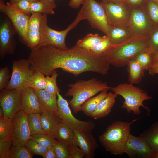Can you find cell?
Returning <instances> with one entry per match:
<instances>
[{
    "label": "cell",
    "instance_id": "6da1fadb",
    "mask_svg": "<svg viewBox=\"0 0 158 158\" xmlns=\"http://www.w3.org/2000/svg\"><path fill=\"white\" fill-rule=\"evenodd\" d=\"M27 59L32 70L46 76L51 75L58 68L76 76L88 71L104 75L110 65L103 54L85 49L77 44L66 50L50 45L38 46L31 49Z\"/></svg>",
    "mask_w": 158,
    "mask_h": 158
},
{
    "label": "cell",
    "instance_id": "7a4b0ae2",
    "mask_svg": "<svg viewBox=\"0 0 158 158\" xmlns=\"http://www.w3.org/2000/svg\"><path fill=\"white\" fill-rule=\"evenodd\" d=\"M148 51L152 53L148 35H135L125 42L111 45L104 54L106 60L117 67L127 66L140 53Z\"/></svg>",
    "mask_w": 158,
    "mask_h": 158
},
{
    "label": "cell",
    "instance_id": "3957f363",
    "mask_svg": "<svg viewBox=\"0 0 158 158\" xmlns=\"http://www.w3.org/2000/svg\"><path fill=\"white\" fill-rule=\"evenodd\" d=\"M140 118L130 122L116 121L108 126L99 136V141L105 150L115 156L121 155L124 153V148L130 134L131 126Z\"/></svg>",
    "mask_w": 158,
    "mask_h": 158
},
{
    "label": "cell",
    "instance_id": "277c9868",
    "mask_svg": "<svg viewBox=\"0 0 158 158\" xmlns=\"http://www.w3.org/2000/svg\"><path fill=\"white\" fill-rule=\"evenodd\" d=\"M68 87L69 88L65 95L72 97L68 103L75 113L80 111L82 105L87 99L100 92L111 88L106 82L96 78L87 80H78L74 83L69 84Z\"/></svg>",
    "mask_w": 158,
    "mask_h": 158
},
{
    "label": "cell",
    "instance_id": "5b68a950",
    "mask_svg": "<svg viewBox=\"0 0 158 158\" xmlns=\"http://www.w3.org/2000/svg\"><path fill=\"white\" fill-rule=\"evenodd\" d=\"M112 91L121 96L124 99L121 107L126 110L128 113L131 112L137 115L141 114L140 107H142L150 114V110L143 104L145 101L152 99L148 93L142 89L136 87L130 83H122L114 87H111Z\"/></svg>",
    "mask_w": 158,
    "mask_h": 158
},
{
    "label": "cell",
    "instance_id": "8992f818",
    "mask_svg": "<svg viewBox=\"0 0 158 158\" xmlns=\"http://www.w3.org/2000/svg\"><path fill=\"white\" fill-rule=\"evenodd\" d=\"M47 15L45 13L42 14L40 26V40L38 46L50 45L62 49H68L65 44L67 35L80 21L86 19L82 8L80 9L73 22L67 28L61 31L54 30L48 25Z\"/></svg>",
    "mask_w": 158,
    "mask_h": 158
},
{
    "label": "cell",
    "instance_id": "52a82bcc",
    "mask_svg": "<svg viewBox=\"0 0 158 158\" xmlns=\"http://www.w3.org/2000/svg\"><path fill=\"white\" fill-rule=\"evenodd\" d=\"M82 5L83 14L91 27L107 35L110 25L101 2L95 0H83Z\"/></svg>",
    "mask_w": 158,
    "mask_h": 158
},
{
    "label": "cell",
    "instance_id": "ba28073f",
    "mask_svg": "<svg viewBox=\"0 0 158 158\" xmlns=\"http://www.w3.org/2000/svg\"><path fill=\"white\" fill-rule=\"evenodd\" d=\"M58 91L57 110L56 114L62 122L67 125L73 130L91 132L95 127V124L91 120L83 121L79 120L72 114L68 101L64 99Z\"/></svg>",
    "mask_w": 158,
    "mask_h": 158
},
{
    "label": "cell",
    "instance_id": "9c48e42d",
    "mask_svg": "<svg viewBox=\"0 0 158 158\" xmlns=\"http://www.w3.org/2000/svg\"><path fill=\"white\" fill-rule=\"evenodd\" d=\"M0 11L6 15L14 28L21 42L26 45L27 31L30 16L19 10L13 4L0 0Z\"/></svg>",
    "mask_w": 158,
    "mask_h": 158
},
{
    "label": "cell",
    "instance_id": "30bf717a",
    "mask_svg": "<svg viewBox=\"0 0 158 158\" xmlns=\"http://www.w3.org/2000/svg\"><path fill=\"white\" fill-rule=\"evenodd\" d=\"M30 65L27 59L13 61L11 79L5 89L22 90L28 87V83L34 72L30 66Z\"/></svg>",
    "mask_w": 158,
    "mask_h": 158
},
{
    "label": "cell",
    "instance_id": "8fae6325",
    "mask_svg": "<svg viewBox=\"0 0 158 158\" xmlns=\"http://www.w3.org/2000/svg\"><path fill=\"white\" fill-rule=\"evenodd\" d=\"M31 135L27 121V114L22 110L12 118L11 140L13 146H26Z\"/></svg>",
    "mask_w": 158,
    "mask_h": 158
},
{
    "label": "cell",
    "instance_id": "7c38bea8",
    "mask_svg": "<svg viewBox=\"0 0 158 158\" xmlns=\"http://www.w3.org/2000/svg\"><path fill=\"white\" fill-rule=\"evenodd\" d=\"M101 2L104 9L110 25H128L130 8L124 2L118 3Z\"/></svg>",
    "mask_w": 158,
    "mask_h": 158
},
{
    "label": "cell",
    "instance_id": "4fadbf2b",
    "mask_svg": "<svg viewBox=\"0 0 158 158\" xmlns=\"http://www.w3.org/2000/svg\"><path fill=\"white\" fill-rule=\"evenodd\" d=\"M22 90L4 89L0 94V105L4 116L12 118L21 110V93Z\"/></svg>",
    "mask_w": 158,
    "mask_h": 158
},
{
    "label": "cell",
    "instance_id": "5bb4252c",
    "mask_svg": "<svg viewBox=\"0 0 158 158\" xmlns=\"http://www.w3.org/2000/svg\"><path fill=\"white\" fill-rule=\"evenodd\" d=\"M124 153L130 158H154L156 155L144 139L131 134L126 144Z\"/></svg>",
    "mask_w": 158,
    "mask_h": 158
},
{
    "label": "cell",
    "instance_id": "9a60e30c",
    "mask_svg": "<svg viewBox=\"0 0 158 158\" xmlns=\"http://www.w3.org/2000/svg\"><path fill=\"white\" fill-rule=\"evenodd\" d=\"M16 33L10 21L5 19L0 27V56L1 59L8 54H13L15 51L16 43L14 38Z\"/></svg>",
    "mask_w": 158,
    "mask_h": 158
},
{
    "label": "cell",
    "instance_id": "2e32d148",
    "mask_svg": "<svg viewBox=\"0 0 158 158\" xmlns=\"http://www.w3.org/2000/svg\"><path fill=\"white\" fill-rule=\"evenodd\" d=\"M130 8L128 25L135 35H148L155 27L149 20L143 7Z\"/></svg>",
    "mask_w": 158,
    "mask_h": 158
},
{
    "label": "cell",
    "instance_id": "e0dca14e",
    "mask_svg": "<svg viewBox=\"0 0 158 158\" xmlns=\"http://www.w3.org/2000/svg\"><path fill=\"white\" fill-rule=\"evenodd\" d=\"M76 142L83 151L86 158H93L96 150L98 147L95 139L92 132H88L78 130H74Z\"/></svg>",
    "mask_w": 158,
    "mask_h": 158
},
{
    "label": "cell",
    "instance_id": "ac0fdd59",
    "mask_svg": "<svg viewBox=\"0 0 158 158\" xmlns=\"http://www.w3.org/2000/svg\"><path fill=\"white\" fill-rule=\"evenodd\" d=\"M42 14H32L30 16L27 31L26 46L31 49L37 47L40 40V26Z\"/></svg>",
    "mask_w": 158,
    "mask_h": 158
},
{
    "label": "cell",
    "instance_id": "d6986e66",
    "mask_svg": "<svg viewBox=\"0 0 158 158\" xmlns=\"http://www.w3.org/2000/svg\"><path fill=\"white\" fill-rule=\"evenodd\" d=\"M21 110L27 114L42 113L34 90L27 87L21 93Z\"/></svg>",
    "mask_w": 158,
    "mask_h": 158
},
{
    "label": "cell",
    "instance_id": "ffe728a7",
    "mask_svg": "<svg viewBox=\"0 0 158 158\" xmlns=\"http://www.w3.org/2000/svg\"><path fill=\"white\" fill-rule=\"evenodd\" d=\"M135 35L128 25H110L107 35L112 45L122 43Z\"/></svg>",
    "mask_w": 158,
    "mask_h": 158
},
{
    "label": "cell",
    "instance_id": "44dd1931",
    "mask_svg": "<svg viewBox=\"0 0 158 158\" xmlns=\"http://www.w3.org/2000/svg\"><path fill=\"white\" fill-rule=\"evenodd\" d=\"M42 113H56L57 110V99L56 96L45 89L34 90Z\"/></svg>",
    "mask_w": 158,
    "mask_h": 158
},
{
    "label": "cell",
    "instance_id": "7402d4cb",
    "mask_svg": "<svg viewBox=\"0 0 158 158\" xmlns=\"http://www.w3.org/2000/svg\"><path fill=\"white\" fill-rule=\"evenodd\" d=\"M118 95L114 92L108 93L107 97L100 102L96 110L90 116L95 119L107 116L111 112Z\"/></svg>",
    "mask_w": 158,
    "mask_h": 158
},
{
    "label": "cell",
    "instance_id": "603a6c76",
    "mask_svg": "<svg viewBox=\"0 0 158 158\" xmlns=\"http://www.w3.org/2000/svg\"><path fill=\"white\" fill-rule=\"evenodd\" d=\"M54 135L56 139L70 145L76 142L74 130L62 121L57 125Z\"/></svg>",
    "mask_w": 158,
    "mask_h": 158
},
{
    "label": "cell",
    "instance_id": "cb8c5ba5",
    "mask_svg": "<svg viewBox=\"0 0 158 158\" xmlns=\"http://www.w3.org/2000/svg\"><path fill=\"white\" fill-rule=\"evenodd\" d=\"M139 136L145 140L156 154L158 153V121L153 123Z\"/></svg>",
    "mask_w": 158,
    "mask_h": 158
},
{
    "label": "cell",
    "instance_id": "d4e9b609",
    "mask_svg": "<svg viewBox=\"0 0 158 158\" xmlns=\"http://www.w3.org/2000/svg\"><path fill=\"white\" fill-rule=\"evenodd\" d=\"M40 121L43 130L54 135L57 125L62 121L56 113L43 112L41 114Z\"/></svg>",
    "mask_w": 158,
    "mask_h": 158
},
{
    "label": "cell",
    "instance_id": "484cf974",
    "mask_svg": "<svg viewBox=\"0 0 158 158\" xmlns=\"http://www.w3.org/2000/svg\"><path fill=\"white\" fill-rule=\"evenodd\" d=\"M127 66L128 74V81L133 84L140 83L144 76L145 71L135 59L130 61Z\"/></svg>",
    "mask_w": 158,
    "mask_h": 158
},
{
    "label": "cell",
    "instance_id": "4316f807",
    "mask_svg": "<svg viewBox=\"0 0 158 158\" xmlns=\"http://www.w3.org/2000/svg\"><path fill=\"white\" fill-rule=\"evenodd\" d=\"M107 90H103L97 95L86 100L82 105L80 111L90 116L96 110L100 102L108 95Z\"/></svg>",
    "mask_w": 158,
    "mask_h": 158
},
{
    "label": "cell",
    "instance_id": "83f0119b",
    "mask_svg": "<svg viewBox=\"0 0 158 158\" xmlns=\"http://www.w3.org/2000/svg\"><path fill=\"white\" fill-rule=\"evenodd\" d=\"M143 7L154 26L158 27V4L152 0H147Z\"/></svg>",
    "mask_w": 158,
    "mask_h": 158
},
{
    "label": "cell",
    "instance_id": "f1b7e54d",
    "mask_svg": "<svg viewBox=\"0 0 158 158\" xmlns=\"http://www.w3.org/2000/svg\"><path fill=\"white\" fill-rule=\"evenodd\" d=\"M103 38V36H99L98 34L89 33L84 38L79 40L76 44L83 49L90 51Z\"/></svg>",
    "mask_w": 158,
    "mask_h": 158
},
{
    "label": "cell",
    "instance_id": "f546056e",
    "mask_svg": "<svg viewBox=\"0 0 158 158\" xmlns=\"http://www.w3.org/2000/svg\"><path fill=\"white\" fill-rule=\"evenodd\" d=\"M30 139L47 148L54 146L57 140L54 135L45 131L32 135Z\"/></svg>",
    "mask_w": 158,
    "mask_h": 158
},
{
    "label": "cell",
    "instance_id": "4dcf8cb0",
    "mask_svg": "<svg viewBox=\"0 0 158 158\" xmlns=\"http://www.w3.org/2000/svg\"><path fill=\"white\" fill-rule=\"evenodd\" d=\"M12 118L0 117V141L11 140Z\"/></svg>",
    "mask_w": 158,
    "mask_h": 158
},
{
    "label": "cell",
    "instance_id": "1f68e13d",
    "mask_svg": "<svg viewBox=\"0 0 158 158\" xmlns=\"http://www.w3.org/2000/svg\"><path fill=\"white\" fill-rule=\"evenodd\" d=\"M46 85V78L45 75L39 71H34L31 79L28 83V87L34 90L45 89Z\"/></svg>",
    "mask_w": 158,
    "mask_h": 158
},
{
    "label": "cell",
    "instance_id": "d6a6232c",
    "mask_svg": "<svg viewBox=\"0 0 158 158\" xmlns=\"http://www.w3.org/2000/svg\"><path fill=\"white\" fill-rule=\"evenodd\" d=\"M41 114L40 113L27 114V121L31 135L44 131L41 123Z\"/></svg>",
    "mask_w": 158,
    "mask_h": 158
},
{
    "label": "cell",
    "instance_id": "836d02e7",
    "mask_svg": "<svg viewBox=\"0 0 158 158\" xmlns=\"http://www.w3.org/2000/svg\"><path fill=\"white\" fill-rule=\"evenodd\" d=\"M30 13H40L52 15L55 14L54 9L41 1H33L30 8Z\"/></svg>",
    "mask_w": 158,
    "mask_h": 158
},
{
    "label": "cell",
    "instance_id": "e575fe53",
    "mask_svg": "<svg viewBox=\"0 0 158 158\" xmlns=\"http://www.w3.org/2000/svg\"><path fill=\"white\" fill-rule=\"evenodd\" d=\"M134 59L144 71L148 70L153 64V54L149 52H142L138 54Z\"/></svg>",
    "mask_w": 158,
    "mask_h": 158
},
{
    "label": "cell",
    "instance_id": "d590c367",
    "mask_svg": "<svg viewBox=\"0 0 158 158\" xmlns=\"http://www.w3.org/2000/svg\"><path fill=\"white\" fill-rule=\"evenodd\" d=\"M71 145L57 140L54 145L57 158H70Z\"/></svg>",
    "mask_w": 158,
    "mask_h": 158
},
{
    "label": "cell",
    "instance_id": "8d00e7d4",
    "mask_svg": "<svg viewBox=\"0 0 158 158\" xmlns=\"http://www.w3.org/2000/svg\"><path fill=\"white\" fill-rule=\"evenodd\" d=\"M59 74L57 71H54L51 76H46V85L45 89L50 93L57 96V92L60 91L56 82V80Z\"/></svg>",
    "mask_w": 158,
    "mask_h": 158
},
{
    "label": "cell",
    "instance_id": "74e56055",
    "mask_svg": "<svg viewBox=\"0 0 158 158\" xmlns=\"http://www.w3.org/2000/svg\"><path fill=\"white\" fill-rule=\"evenodd\" d=\"M12 158H32L33 156L25 146H13L11 147Z\"/></svg>",
    "mask_w": 158,
    "mask_h": 158
},
{
    "label": "cell",
    "instance_id": "f35d334b",
    "mask_svg": "<svg viewBox=\"0 0 158 158\" xmlns=\"http://www.w3.org/2000/svg\"><path fill=\"white\" fill-rule=\"evenodd\" d=\"M32 155H40L42 156L47 150V147L30 139L25 146Z\"/></svg>",
    "mask_w": 158,
    "mask_h": 158
},
{
    "label": "cell",
    "instance_id": "ab89813d",
    "mask_svg": "<svg viewBox=\"0 0 158 158\" xmlns=\"http://www.w3.org/2000/svg\"><path fill=\"white\" fill-rule=\"evenodd\" d=\"M112 45L108 36H103L102 40L90 50L92 52L99 54H104Z\"/></svg>",
    "mask_w": 158,
    "mask_h": 158
},
{
    "label": "cell",
    "instance_id": "60d3db41",
    "mask_svg": "<svg viewBox=\"0 0 158 158\" xmlns=\"http://www.w3.org/2000/svg\"><path fill=\"white\" fill-rule=\"evenodd\" d=\"M148 35L150 48L152 54L158 53V27L154 28Z\"/></svg>",
    "mask_w": 158,
    "mask_h": 158
},
{
    "label": "cell",
    "instance_id": "b9f144b4",
    "mask_svg": "<svg viewBox=\"0 0 158 158\" xmlns=\"http://www.w3.org/2000/svg\"><path fill=\"white\" fill-rule=\"evenodd\" d=\"M11 140L0 141V158H12Z\"/></svg>",
    "mask_w": 158,
    "mask_h": 158
},
{
    "label": "cell",
    "instance_id": "7bdbcfd3",
    "mask_svg": "<svg viewBox=\"0 0 158 158\" xmlns=\"http://www.w3.org/2000/svg\"><path fill=\"white\" fill-rule=\"evenodd\" d=\"M11 76L8 68L5 66L0 70V90L5 88L8 84Z\"/></svg>",
    "mask_w": 158,
    "mask_h": 158
},
{
    "label": "cell",
    "instance_id": "ee69618b",
    "mask_svg": "<svg viewBox=\"0 0 158 158\" xmlns=\"http://www.w3.org/2000/svg\"><path fill=\"white\" fill-rule=\"evenodd\" d=\"M33 0H20L13 4L20 11L29 16L30 8L31 2Z\"/></svg>",
    "mask_w": 158,
    "mask_h": 158
},
{
    "label": "cell",
    "instance_id": "f6af8a7d",
    "mask_svg": "<svg viewBox=\"0 0 158 158\" xmlns=\"http://www.w3.org/2000/svg\"><path fill=\"white\" fill-rule=\"evenodd\" d=\"M85 156L84 152L78 146L76 142L71 145L70 158H83Z\"/></svg>",
    "mask_w": 158,
    "mask_h": 158
},
{
    "label": "cell",
    "instance_id": "bcb514c9",
    "mask_svg": "<svg viewBox=\"0 0 158 158\" xmlns=\"http://www.w3.org/2000/svg\"><path fill=\"white\" fill-rule=\"evenodd\" d=\"M147 0H124L125 4L130 8L142 7Z\"/></svg>",
    "mask_w": 158,
    "mask_h": 158
},
{
    "label": "cell",
    "instance_id": "7dc6e473",
    "mask_svg": "<svg viewBox=\"0 0 158 158\" xmlns=\"http://www.w3.org/2000/svg\"><path fill=\"white\" fill-rule=\"evenodd\" d=\"M42 156L44 158H57L54 146L48 147L46 152Z\"/></svg>",
    "mask_w": 158,
    "mask_h": 158
},
{
    "label": "cell",
    "instance_id": "c3c4849f",
    "mask_svg": "<svg viewBox=\"0 0 158 158\" xmlns=\"http://www.w3.org/2000/svg\"><path fill=\"white\" fill-rule=\"evenodd\" d=\"M83 0H70L68 6L73 9H78L82 5Z\"/></svg>",
    "mask_w": 158,
    "mask_h": 158
},
{
    "label": "cell",
    "instance_id": "681fc988",
    "mask_svg": "<svg viewBox=\"0 0 158 158\" xmlns=\"http://www.w3.org/2000/svg\"><path fill=\"white\" fill-rule=\"evenodd\" d=\"M40 1L54 9L57 7L54 0H40Z\"/></svg>",
    "mask_w": 158,
    "mask_h": 158
},
{
    "label": "cell",
    "instance_id": "f907efd6",
    "mask_svg": "<svg viewBox=\"0 0 158 158\" xmlns=\"http://www.w3.org/2000/svg\"><path fill=\"white\" fill-rule=\"evenodd\" d=\"M149 74L153 75L156 74H158V64H153L148 70Z\"/></svg>",
    "mask_w": 158,
    "mask_h": 158
},
{
    "label": "cell",
    "instance_id": "816d5d0a",
    "mask_svg": "<svg viewBox=\"0 0 158 158\" xmlns=\"http://www.w3.org/2000/svg\"><path fill=\"white\" fill-rule=\"evenodd\" d=\"M122 2H124V0H102L101 2L103 3L109 2L118 3Z\"/></svg>",
    "mask_w": 158,
    "mask_h": 158
},
{
    "label": "cell",
    "instance_id": "f5cc1de1",
    "mask_svg": "<svg viewBox=\"0 0 158 158\" xmlns=\"http://www.w3.org/2000/svg\"><path fill=\"white\" fill-rule=\"evenodd\" d=\"M153 54V64H158V53L152 54Z\"/></svg>",
    "mask_w": 158,
    "mask_h": 158
},
{
    "label": "cell",
    "instance_id": "db71d44e",
    "mask_svg": "<svg viewBox=\"0 0 158 158\" xmlns=\"http://www.w3.org/2000/svg\"><path fill=\"white\" fill-rule=\"evenodd\" d=\"M20 0H9V2L10 3H11V4H14L19 1H20ZM34 0V1H40V0Z\"/></svg>",
    "mask_w": 158,
    "mask_h": 158
},
{
    "label": "cell",
    "instance_id": "11a10c76",
    "mask_svg": "<svg viewBox=\"0 0 158 158\" xmlns=\"http://www.w3.org/2000/svg\"><path fill=\"white\" fill-rule=\"evenodd\" d=\"M4 115V113L3 110L2 108H0V117H1Z\"/></svg>",
    "mask_w": 158,
    "mask_h": 158
},
{
    "label": "cell",
    "instance_id": "9f6ffc18",
    "mask_svg": "<svg viewBox=\"0 0 158 158\" xmlns=\"http://www.w3.org/2000/svg\"><path fill=\"white\" fill-rule=\"evenodd\" d=\"M154 158H158V153L156 154Z\"/></svg>",
    "mask_w": 158,
    "mask_h": 158
},
{
    "label": "cell",
    "instance_id": "6f0895ef",
    "mask_svg": "<svg viewBox=\"0 0 158 158\" xmlns=\"http://www.w3.org/2000/svg\"><path fill=\"white\" fill-rule=\"evenodd\" d=\"M152 0L154 2L158 4V0Z\"/></svg>",
    "mask_w": 158,
    "mask_h": 158
}]
</instances>
